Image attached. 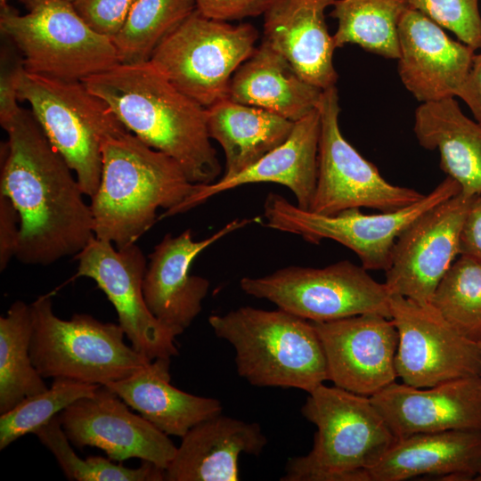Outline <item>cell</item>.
<instances>
[{
    "instance_id": "1",
    "label": "cell",
    "mask_w": 481,
    "mask_h": 481,
    "mask_svg": "<svg viewBox=\"0 0 481 481\" xmlns=\"http://www.w3.org/2000/svg\"><path fill=\"white\" fill-rule=\"evenodd\" d=\"M4 130L0 194L12 200L20 217L15 257L47 265L76 256L94 232L91 207L74 172L31 110L21 108Z\"/></svg>"
},
{
    "instance_id": "25",
    "label": "cell",
    "mask_w": 481,
    "mask_h": 481,
    "mask_svg": "<svg viewBox=\"0 0 481 481\" xmlns=\"http://www.w3.org/2000/svg\"><path fill=\"white\" fill-rule=\"evenodd\" d=\"M168 358H157L108 388L167 436L183 437L192 427L221 414L218 399L194 395L170 383Z\"/></svg>"
},
{
    "instance_id": "27",
    "label": "cell",
    "mask_w": 481,
    "mask_h": 481,
    "mask_svg": "<svg viewBox=\"0 0 481 481\" xmlns=\"http://www.w3.org/2000/svg\"><path fill=\"white\" fill-rule=\"evenodd\" d=\"M413 130L420 146L438 151L441 169L463 195L481 194V125L461 111L454 97L421 103Z\"/></svg>"
},
{
    "instance_id": "42",
    "label": "cell",
    "mask_w": 481,
    "mask_h": 481,
    "mask_svg": "<svg viewBox=\"0 0 481 481\" xmlns=\"http://www.w3.org/2000/svg\"><path fill=\"white\" fill-rule=\"evenodd\" d=\"M477 343L479 353H480V376H481V340L477 341Z\"/></svg>"
},
{
    "instance_id": "14",
    "label": "cell",
    "mask_w": 481,
    "mask_h": 481,
    "mask_svg": "<svg viewBox=\"0 0 481 481\" xmlns=\"http://www.w3.org/2000/svg\"><path fill=\"white\" fill-rule=\"evenodd\" d=\"M75 259L76 277L94 280L105 293L137 352L151 361L178 355L175 338L181 334L160 322L145 303L143 282L148 263L135 243L117 249L94 236Z\"/></svg>"
},
{
    "instance_id": "8",
    "label": "cell",
    "mask_w": 481,
    "mask_h": 481,
    "mask_svg": "<svg viewBox=\"0 0 481 481\" xmlns=\"http://www.w3.org/2000/svg\"><path fill=\"white\" fill-rule=\"evenodd\" d=\"M20 14L2 8L0 30L18 47L25 70L82 81L119 63L112 40L93 29L69 0H26Z\"/></svg>"
},
{
    "instance_id": "6",
    "label": "cell",
    "mask_w": 481,
    "mask_h": 481,
    "mask_svg": "<svg viewBox=\"0 0 481 481\" xmlns=\"http://www.w3.org/2000/svg\"><path fill=\"white\" fill-rule=\"evenodd\" d=\"M51 296H40L30 304V357L44 379L103 386L150 364L151 360L125 343L118 323L102 322L86 314L61 319L53 312Z\"/></svg>"
},
{
    "instance_id": "36",
    "label": "cell",
    "mask_w": 481,
    "mask_h": 481,
    "mask_svg": "<svg viewBox=\"0 0 481 481\" xmlns=\"http://www.w3.org/2000/svg\"><path fill=\"white\" fill-rule=\"evenodd\" d=\"M134 0H72L80 17L111 40L122 27Z\"/></svg>"
},
{
    "instance_id": "17",
    "label": "cell",
    "mask_w": 481,
    "mask_h": 481,
    "mask_svg": "<svg viewBox=\"0 0 481 481\" xmlns=\"http://www.w3.org/2000/svg\"><path fill=\"white\" fill-rule=\"evenodd\" d=\"M127 406L112 390L100 386L92 395L64 409L59 420L78 449L97 447L112 461L137 458L166 470L177 447L167 435Z\"/></svg>"
},
{
    "instance_id": "44",
    "label": "cell",
    "mask_w": 481,
    "mask_h": 481,
    "mask_svg": "<svg viewBox=\"0 0 481 481\" xmlns=\"http://www.w3.org/2000/svg\"><path fill=\"white\" fill-rule=\"evenodd\" d=\"M475 480L481 481V469Z\"/></svg>"
},
{
    "instance_id": "24",
    "label": "cell",
    "mask_w": 481,
    "mask_h": 481,
    "mask_svg": "<svg viewBox=\"0 0 481 481\" xmlns=\"http://www.w3.org/2000/svg\"><path fill=\"white\" fill-rule=\"evenodd\" d=\"M481 469V430H448L397 439L368 471L370 481H404L420 476L475 480Z\"/></svg>"
},
{
    "instance_id": "4",
    "label": "cell",
    "mask_w": 481,
    "mask_h": 481,
    "mask_svg": "<svg viewBox=\"0 0 481 481\" xmlns=\"http://www.w3.org/2000/svg\"><path fill=\"white\" fill-rule=\"evenodd\" d=\"M301 413L316 427L311 451L289 458L281 481H370L397 438L371 397L337 386L308 393Z\"/></svg>"
},
{
    "instance_id": "16",
    "label": "cell",
    "mask_w": 481,
    "mask_h": 481,
    "mask_svg": "<svg viewBox=\"0 0 481 481\" xmlns=\"http://www.w3.org/2000/svg\"><path fill=\"white\" fill-rule=\"evenodd\" d=\"M311 322L334 386L371 397L396 381L398 333L390 318L368 313Z\"/></svg>"
},
{
    "instance_id": "40",
    "label": "cell",
    "mask_w": 481,
    "mask_h": 481,
    "mask_svg": "<svg viewBox=\"0 0 481 481\" xmlns=\"http://www.w3.org/2000/svg\"><path fill=\"white\" fill-rule=\"evenodd\" d=\"M460 255L481 262V194L473 199L465 216L460 235Z\"/></svg>"
},
{
    "instance_id": "5",
    "label": "cell",
    "mask_w": 481,
    "mask_h": 481,
    "mask_svg": "<svg viewBox=\"0 0 481 481\" xmlns=\"http://www.w3.org/2000/svg\"><path fill=\"white\" fill-rule=\"evenodd\" d=\"M208 323L233 346L237 372L253 386L310 393L328 380L322 346L310 321L281 308L241 306L210 315Z\"/></svg>"
},
{
    "instance_id": "19",
    "label": "cell",
    "mask_w": 481,
    "mask_h": 481,
    "mask_svg": "<svg viewBox=\"0 0 481 481\" xmlns=\"http://www.w3.org/2000/svg\"><path fill=\"white\" fill-rule=\"evenodd\" d=\"M397 439L448 430H481V376L416 387L395 381L371 396Z\"/></svg>"
},
{
    "instance_id": "31",
    "label": "cell",
    "mask_w": 481,
    "mask_h": 481,
    "mask_svg": "<svg viewBox=\"0 0 481 481\" xmlns=\"http://www.w3.org/2000/svg\"><path fill=\"white\" fill-rule=\"evenodd\" d=\"M196 10L195 0H134L112 38L119 62L149 61L159 44Z\"/></svg>"
},
{
    "instance_id": "45",
    "label": "cell",
    "mask_w": 481,
    "mask_h": 481,
    "mask_svg": "<svg viewBox=\"0 0 481 481\" xmlns=\"http://www.w3.org/2000/svg\"><path fill=\"white\" fill-rule=\"evenodd\" d=\"M69 1H72V0H69Z\"/></svg>"
},
{
    "instance_id": "12",
    "label": "cell",
    "mask_w": 481,
    "mask_h": 481,
    "mask_svg": "<svg viewBox=\"0 0 481 481\" xmlns=\"http://www.w3.org/2000/svg\"><path fill=\"white\" fill-rule=\"evenodd\" d=\"M318 109L321 134L318 175L309 210L331 216L349 208L389 212L410 206L424 194L387 182L343 136L335 86L322 90Z\"/></svg>"
},
{
    "instance_id": "11",
    "label": "cell",
    "mask_w": 481,
    "mask_h": 481,
    "mask_svg": "<svg viewBox=\"0 0 481 481\" xmlns=\"http://www.w3.org/2000/svg\"><path fill=\"white\" fill-rule=\"evenodd\" d=\"M240 289L310 322L375 313L390 318V294L362 265L348 260L322 268L288 266L261 277H244Z\"/></svg>"
},
{
    "instance_id": "18",
    "label": "cell",
    "mask_w": 481,
    "mask_h": 481,
    "mask_svg": "<svg viewBox=\"0 0 481 481\" xmlns=\"http://www.w3.org/2000/svg\"><path fill=\"white\" fill-rule=\"evenodd\" d=\"M256 218L234 219L201 240H194L191 229L174 237L167 233L149 256L143 290L151 313L164 325L180 334L198 316L209 281L190 274L195 257L225 235L256 222Z\"/></svg>"
},
{
    "instance_id": "20",
    "label": "cell",
    "mask_w": 481,
    "mask_h": 481,
    "mask_svg": "<svg viewBox=\"0 0 481 481\" xmlns=\"http://www.w3.org/2000/svg\"><path fill=\"white\" fill-rule=\"evenodd\" d=\"M397 69L421 103L456 97L472 64L473 48L451 38L438 24L408 8L398 26Z\"/></svg>"
},
{
    "instance_id": "23",
    "label": "cell",
    "mask_w": 481,
    "mask_h": 481,
    "mask_svg": "<svg viewBox=\"0 0 481 481\" xmlns=\"http://www.w3.org/2000/svg\"><path fill=\"white\" fill-rule=\"evenodd\" d=\"M266 444L258 423L216 415L182 437L165 480L238 481L240 453L258 456Z\"/></svg>"
},
{
    "instance_id": "3",
    "label": "cell",
    "mask_w": 481,
    "mask_h": 481,
    "mask_svg": "<svg viewBox=\"0 0 481 481\" xmlns=\"http://www.w3.org/2000/svg\"><path fill=\"white\" fill-rule=\"evenodd\" d=\"M101 181L91 198L94 236L117 249L135 244L156 220L159 208L173 216L193 192L181 166L129 131L102 144Z\"/></svg>"
},
{
    "instance_id": "10",
    "label": "cell",
    "mask_w": 481,
    "mask_h": 481,
    "mask_svg": "<svg viewBox=\"0 0 481 481\" xmlns=\"http://www.w3.org/2000/svg\"><path fill=\"white\" fill-rule=\"evenodd\" d=\"M461 192L460 185L446 176L417 202L389 212L363 214L349 208L325 216L293 205L277 193H269L264 205L266 226L302 237L317 244L335 240L354 251L362 266L386 272L399 235L419 216Z\"/></svg>"
},
{
    "instance_id": "32",
    "label": "cell",
    "mask_w": 481,
    "mask_h": 481,
    "mask_svg": "<svg viewBox=\"0 0 481 481\" xmlns=\"http://www.w3.org/2000/svg\"><path fill=\"white\" fill-rule=\"evenodd\" d=\"M40 443L55 457L60 468L69 480L75 481H162L165 469L145 461L139 468L130 469L115 464L102 456L81 459L70 446L60 423L59 415L34 433Z\"/></svg>"
},
{
    "instance_id": "41",
    "label": "cell",
    "mask_w": 481,
    "mask_h": 481,
    "mask_svg": "<svg viewBox=\"0 0 481 481\" xmlns=\"http://www.w3.org/2000/svg\"><path fill=\"white\" fill-rule=\"evenodd\" d=\"M456 97L466 103L475 120L481 125V53L475 54Z\"/></svg>"
},
{
    "instance_id": "13",
    "label": "cell",
    "mask_w": 481,
    "mask_h": 481,
    "mask_svg": "<svg viewBox=\"0 0 481 481\" xmlns=\"http://www.w3.org/2000/svg\"><path fill=\"white\" fill-rule=\"evenodd\" d=\"M390 319L398 333L397 377L427 387L480 375L477 343L462 336L431 304L391 296Z\"/></svg>"
},
{
    "instance_id": "28",
    "label": "cell",
    "mask_w": 481,
    "mask_h": 481,
    "mask_svg": "<svg viewBox=\"0 0 481 481\" xmlns=\"http://www.w3.org/2000/svg\"><path fill=\"white\" fill-rule=\"evenodd\" d=\"M210 138L221 145L225 172L232 177L257 162L283 143L294 126L293 121L266 110L226 98L207 108Z\"/></svg>"
},
{
    "instance_id": "15",
    "label": "cell",
    "mask_w": 481,
    "mask_h": 481,
    "mask_svg": "<svg viewBox=\"0 0 481 481\" xmlns=\"http://www.w3.org/2000/svg\"><path fill=\"white\" fill-rule=\"evenodd\" d=\"M474 198L460 192L404 230L385 272L390 296L431 303L438 284L460 255L461 231Z\"/></svg>"
},
{
    "instance_id": "7",
    "label": "cell",
    "mask_w": 481,
    "mask_h": 481,
    "mask_svg": "<svg viewBox=\"0 0 481 481\" xmlns=\"http://www.w3.org/2000/svg\"><path fill=\"white\" fill-rule=\"evenodd\" d=\"M18 94L74 172L84 194L92 198L101 181L103 143L128 130L82 81L53 78L23 68Z\"/></svg>"
},
{
    "instance_id": "21",
    "label": "cell",
    "mask_w": 481,
    "mask_h": 481,
    "mask_svg": "<svg viewBox=\"0 0 481 481\" xmlns=\"http://www.w3.org/2000/svg\"><path fill=\"white\" fill-rule=\"evenodd\" d=\"M321 116L318 107L294 123L288 139L241 173L208 184H195L193 192L175 210L185 212L209 198L236 187L257 183L286 186L297 206L309 210L317 182Z\"/></svg>"
},
{
    "instance_id": "38",
    "label": "cell",
    "mask_w": 481,
    "mask_h": 481,
    "mask_svg": "<svg viewBox=\"0 0 481 481\" xmlns=\"http://www.w3.org/2000/svg\"><path fill=\"white\" fill-rule=\"evenodd\" d=\"M22 60L15 63L2 58L0 72V124L4 129L19 114L21 108L18 104V82Z\"/></svg>"
},
{
    "instance_id": "22",
    "label": "cell",
    "mask_w": 481,
    "mask_h": 481,
    "mask_svg": "<svg viewBox=\"0 0 481 481\" xmlns=\"http://www.w3.org/2000/svg\"><path fill=\"white\" fill-rule=\"evenodd\" d=\"M336 0H273L264 12V40L307 82L322 90L335 86L336 49L325 10Z\"/></svg>"
},
{
    "instance_id": "39",
    "label": "cell",
    "mask_w": 481,
    "mask_h": 481,
    "mask_svg": "<svg viewBox=\"0 0 481 481\" xmlns=\"http://www.w3.org/2000/svg\"><path fill=\"white\" fill-rule=\"evenodd\" d=\"M20 231V217L12 200L0 194V270L15 257Z\"/></svg>"
},
{
    "instance_id": "33",
    "label": "cell",
    "mask_w": 481,
    "mask_h": 481,
    "mask_svg": "<svg viewBox=\"0 0 481 481\" xmlns=\"http://www.w3.org/2000/svg\"><path fill=\"white\" fill-rule=\"evenodd\" d=\"M431 304L462 336L481 340V262L461 255L441 280Z\"/></svg>"
},
{
    "instance_id": "26",
    "label": "cell",
    "mask_w": 481,
    "mask_h": 481,
    "mask_svg": "<svg viewBox=\"0 0 481 481\" xmlns=\"http://www.w3.org/2000/svg\"><path fill=\"white\" fill-rule=\"evenodd\" d=\"M322 93L263 40L233 74L228 98L296 122L318 107Z\"/></svg>"
},
{
    "instance_id": "9",
    "label": "cell",
    "mask_w": 481,
    "mask_h": 481,
    "mask_svg": "<svg viewBox=\"0 0 481 481\" xmlns=\"http://www.w3.org/2000/svg\"><path fill=\"white\" fill-rule=\"evenodd\" d=\"M257 29L196 10L156 47L150 61L180 91L205 108L228 98L232 77L255 51Z\"/></svg>"
},
{
    "instance_id": "2",
    "label": "cell",
    "mask_w": 481,
    "mask_h": 481,
    "mask_svg": "<svg viewBox=\"0 0 481 481\" xmlns=\"http://www.w3.org/2000/svg\"><path fill=\"white\" fill-rule=\"evenodd\" d=\"M82 82L130 133L175 159L192 183L208 184L218 177L221 165L210 142L207 108L150 61L119 62Z\"/></svg>"
},
{
    "instance_id": "29",
    "label": "cell",
    "mask_w": 481,
    "mask_h": 481,
    "mask_svg": "<svg viewBox=\"0 0 481 481\" xmlns=\"http://www.w3.org/2000/svg\"><path fill=\"white\" fill-rule=\"evenodd\" d=\"M330 16L338 20L336 48L355 44L374 54L397 60L398 26L406 0H336Z\"/></svg>"
},
{
    "instance_id": "34",
    "label": "cell",
    "mask_w": 481,
    "mask_h": 481,
    "mask_svg": "<svg viewBox=\"0 0 481 481\" xmlns=\"http://www.w3.org/2000/svg\"><path fill=\"white\" fill-rule=\"evenodd\" d=\"M101 385L56 378L42 393L26 397L0 416V450L18 438L35 433L77 400L92 395Z\"/></svg>"
},
{
    "instance_id": "30",
    "label": "cell",
    "mask_w": 481,
    "mask_h": 481,
    "mask_svg": "<svg viewBox=\"0 0 481 481\" xmlns=\"http://www.w3.org/2000/svg\"><path fill=\"white\" fill-rule=\"evenodd\" d=\"M30 305L17 300L0 317V413L48 387L32 363Z\"/></svg>"
},
{
    "instance_id": "35",
    "label": "cell",
    "mask_w": 481,
    "mask_h": 481,
    "mask_svg": "<svg viewBox=\"0 0 481 481\" xmlns=\"http://www.w3.org/2000/svg\"><path fill=\"white\" fill-rule=\"evenodd\" d=\"M408 6L452 32L474 50L481 48L478 0H406Z\"/></svg>"
},
{
    "instance_id": "43",
    "label": "cell",
    "mask_w": 481,
    "mask_h": 481,
    "mask_svg": "<svg viewBox=\"0 0 481 481\" xmlns=\"http://www.w3.org/2000/svg\"><path fill=\"white\" fill-rule=\"evenodd\" d=\"M6 1L7 0H0V4H1L2 8L7 6Z\"/></svg>"
},
{
    "instance_id": "37",
    "label": "cell",
    "mask_w": 481,
    "mask_h": 481,
    "mask_svg": "<svg viewBox=\"0 0 481 481\" xmlns=\"http://www.w3.org/2000/svg\"><path fill=\"white\" fill-rule=\"evenodd\" d=\"M273 0H195L204 16L223 21L264 14Z\"/></svg>"
}]
</instances>
